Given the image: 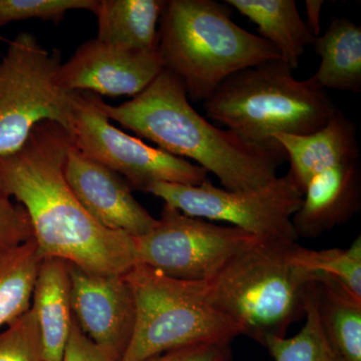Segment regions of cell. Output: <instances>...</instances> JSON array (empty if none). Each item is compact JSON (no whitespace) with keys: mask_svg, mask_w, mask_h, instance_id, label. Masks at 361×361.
Here are the masks:
<instances>
[{"mask_svg":"<svg viewBox=\"0 0 361 361\" xmlns=\"http://www.w3.org/2000/svg\"><path fill=\"white\" fill-rule=\"evenodd\" d=\"M71 142L59 123H37L20 149L0 156V183L25 209L42 258L123 275L137 263L134 237L99 225L71 191L65 176Z\"/></svg>","mask_w":361,"mask_h":361,"instance_id":"6da1fadb","label":"cell"},{"mask_svg":"<svg viewBox=\"0 0 361 361\" xmlns=\"http://www.w3.org/2000/svg\"><path fill=\"white\" fill-rule=\"evenodd\" d=\"M109 120L179 158L196 161L229 191L257 189L277 177L286 156L281 146L264 147L223 130L201 116L179 78L163 70L141 94L120 104H104Z\"/></svg>","mask_w":361,"mask_h":361,"instance_id":"7a4b0ae2","label":"cell"},{"mask_svg":"<svg viewBox=\"0 0 361 361\" xmlns=\"http://www.w3.org/2000/svg\"><path fill=\"white\" fill-rule=\"evenodd\" d=\"M227 4L216 0L166 1L157 52L164 70L176 75L190 102H206L240 71L280 59L276 49L233 21Z\"/></svg>","mask_w":361,"mask_h":361,"instance_id":"3957f363","label":"cell"},{"mask_svg":"<svg viewBox=\"0 0 361 361\" xmlns=\"http://www.w3.org/2000/svg\"><path fill=\"white\" fill-rule=\"evenodd\" d=\"M297 241L263 238L230 259L207 281L209 303L264 346L286 336L305 317L306 293L313 273L295 262Z\"/></svg>","mask_w":361,"mask_h":361,"instance_id":"277c9868","label":"cell"},{"mask_svg":"<svg viewBox=\"0 0 361 361\" xmlns=\"http://www.w3.org/2000/svg\"><path fill=\"white\" fill-rule=\"evenodd\" d=\"M292 71L274 59L234 73L204 102L207 116L259 146L279 147L277 134L315 132L339 109L312 77Z\"/></svg>","mask_w":361,"mask_h":361,"instance_id":"5b68a950","label":"cell"},{"mask_svg":"<svg viewBox=\"0 0 361 361\" xmlns=\"http://www.w3.org/2000/svg\"><path fill=\"white\" fill-rule=\"evenodd\" d=\"M134 295L135 322L118 361H144L195 344L228 343L241 336L207 298V281L176 279L144 264L123 275Z\"/></svg>","mask_w":361,"mask_h":361,"instance_id":"8992f818","label":"cell"},{"mask_svg":"<svg viewBox=\"0 0 361 361\" xmlns=\"http://www.w3.org/2000/svg\"><path fill=\"white\" fill-rule=\"evenodd\" d=\"M61 52L32 33L11 40L0 61V156L23 146L37 123L52 122L71 135L75 92L59 82Z\"/></svg>","mask_w":361,"mask_h":361,"instance_id":"52a82bcc","label":"cell"},{"mask_svg":"<svg viewBox=\"0 0 361 361\" xmlns=\"http://www.w3.org/2000/svg\"><path fill=\"white\" fill-rule=\"evenodd\" d=\"M147 192L191 217L230 223L261 239L298 240L292 218L304 192L290 172L247 191H229L207 179L196 186L156 183Z\"/></svg>","mask_w":361,"mask_h":361,"instance_id":"ba28073f","label":"cell"},{"mask_svg":"<svg viewBox=\"0 0 361 361\" xmlns=\"http://www.w3.org/2000/svg\"><path fill=\"white\" fill-rule=\"evenodd\" d=\"M101 96L75 92L71 140L85 156L127 180L133 190L148 191L156 183L200 185L207 180L200 166L148 146L111 125Z\"/></svg>","mask_w":361,"mask_h":361,"instance_id":"9c48e42d","label":"cell"},{"mask_svg":"<svg viewBox=\"0 0 361 361\" xmlns=\"http://www.w3.org/2000/svg\"><path fill=\"white\" fill-rule=\"evenodd\" d=\"M260 239L234 226L191 217L165 204L153 229L134 242L139 264L176 279L209 281L230 259Z\"/></svg>","mask_w":361,"mask_h":361,"instance_id":"30bf717a","label":"cell"},{"mask_svg":"<svg viewBox=\"0 0 361 361\" xmlns=\"http://www.w3.org/2000/svg\"><path fill=\"white\" fill-rule=\"evenodd\" d=\"M68 264L73 319L85 336L122 357L135 329L134 295L123 275Z\"/></svg>","mask_w":361,"mask_h":361,"instance_id":"8fae6325","label":"cell"},{"mask_svg":"<svg viewBox=\"0 0 361 361\" xmlns=\"http://www.w3.org/2000/svg\"><path fill=\"white\" fill-rule=\"evenodd\" d=\"M163 70L157 51L123 49L94 39L80 45L68 61L61 63L59 78L70 92L135 97Z\"/></svg>","mask_w":361,"mask_h":361,"instance_id":"7c38bea8","label":"cell"},{"mask_svg":"<svg viewBox=\"0 0 361 361\" xmlns=\"http://www.w3.org/2000/svg\"><path fill=\"white\" fill-rule=\"evenodd\" d=\"M71 191L99 225L137 238L147 234L157 219L139 203L122 176L92 160L71 142L65 164Z\"/></svg>","mask_w":361,"mask_h":361,"instance_id":"4fadbf2b","label":"cell"},{"mask_svg":"<svg viewBox=\"0 0 361 361\" xmlns=\"http://www.w3.org/2000/svg\"><path fill=\"white\" fill-rule=\"evenodd\" d=\"M360 207V161L324 171L310 180L300 208L292 218L297 237L318 238L348 222Z\"/></svg>","mask_w":361,"mask_h":361,"instance_id":"5bb4252c","label":"cell"},{"mask_svg":"<svg viewBox=\"0 0 361 361\" xmlns=\"http://www.w3.org/2000/svg\"><path fill=\"white\" fill-rule=\"evenodd\" d=\"M273 139L283 149L290 163L288 172L303 192L316 175L343 164L360 161L357 129L341 110L311 134H277Z\"/></svg>","mask_w":361,"mask_h":361,"instance_id":"9a60e30c","label":"cell"},{"mask_svg":"<svg viewBox=\"0 0 361 361\" xmlns=\"http://www.w3.org/2000/svg\"><path fill=\"white\" fill-rule=\"evenodd\" d=\"M32 310L44 344L45 361H61L73 323L68 264L58 258H42Z\"/></svg>","mask_w":361,"mask_h":361,"instance_id":"2e32d148","label":"cell"},{"mask_svg":"<svg viewBox=\"0 0 361 361\" xmlns=\"http://www.w3.org/2000/svg\"><path fill=\"white\" fill-rule=\"evenodd\" d=\"M312 280L327 341L344 361H361V297L329 275L313 273Z\"/></svg>","mask_w":361,"mask_h":361,"instance_id":"e0dca14e","label":"cell"},{"mask_svg":"<svg viewBox=\"0 0 361 361\" xmlns=\"http://www.w3.org/2000/svg\"><path fill=\"white\" fill-rule=\"evenodd\" d=\"M226 4L258 26L259 37L269 42L292 70L298 68L306 47L312 45L295 0H226Z\"/></svg>","mask_w":361,"mask_h":361,"instance_id":"ac0fdd59","label":"cell"},{"mask_svg":"<svg viewBox=\"0 0 361 361\" xmlns=\"http://www.w3.org/2000/svg\"><path fill=\"white\" fill-rule=\"evenodd\" d=\"M163 0H99L97 37L123 49L157 51Z\"/></svg>","mask_w":361,"mask_h":361,"instance_id":"d6986e66","label":"cell"},{"mask_svg":"<svg viewBox=\"0 0 361 361\" xmlns=\"http://www.w3.org/2000/svg\"><path fill=\"white\" fill-rule=\"evenodd\" d=\"M320 56L312 75L323 90L361 92V27L348 18H334L324 35L313 42Z\"/></svg>","mask_w":361,"mask_h":361,"instance_id":"ffe728a7","label":"cell"},{"mask_svg":"<svg viewBox=\"0 0 361 361\" xmlns=\"http://www.w3.org/2000/svg\"><path fill=\"white\" fill-rule=\"evenodd\" d=\"M42 260L35 238L20 245L0 247V329L32 308Z\"/></svg>","mask_w":361,"mask_h":361,"instance_id":"44dd1931","label":"cell"},{"mask_svg":"<svg viewBox=\"0 0 361 361\" xmlns=\"http://www.w3.org/2000/svg\"><path fill=\"white\" fill-rule=\"evenodd\" d=\"M305 323L292 337H273L265 348L274 361H344L327 341L316 308L313 280L306 293Z\"/></svg>","mask_w":361,"mask_h":361,"instance_id":"7402d4cb","label":"cell"},{"mask_svg":"<svg viewBox=\"0 0 361 361\" xmlns=\"http://www.w3.org/2000/svg\"><path fill=\"white\" fill-rule=\"evenodd\" d=\"M295 262L311 273L336 278L361 297V238L358 236L348 249L311 250L299 245Z\"/></svg>","mask_w":361,"mask_h":361,"instance_id":"603a6c76","label":"cell"},{"mask_svg":"<svg viewBox=\"0 0 361 361\" xmlns=\"http://www.w3.org/2000/svg\"><path fill=\"white\" fill-rule=\"evenodd\" d=\"M99 4V0H0V27L30 18L58 23L68 11L85 9L94 13Z\"/></svg>","mask_w":361,"mask_h":361,"instance_id":"cb8c5ba5","label":"cell"},{"mask_svg":"<svg viewBox=\"0 0 361 361\" xmlns=\"http://www.w3.org/2000/svg\"><path fill=\"white\" fill-rule=\"evenodd\" d=\"M0 361H45L39 323L32 308L0 331Z\"/></svg>","mask_w":361,"mask_h":361,"instance_id":"d4e9b609","label":"cell"},{"mask_svg":"<svg viewBox=\"0 0 361 361\" xmlns=\"http://www.w3.org/2000/svg\"><path fill=\"white\" fill-rule=\"evenodd\" d=\"M33 238L25 209L16 204L0 183V247H13Z\"/></svg>","mask_w":361,"mask_h":361,"instance_id":"484cf974","label":"cell"},{"mask_svg":"<svg viewBox=\"0 0 361 361\" xmlns=\"http://www.w3.org/2000/svg\"><path fill=\"white\" fill-rule=\"evenodd\" d=\"M144 361H232V349L228 343L195 344L172 349Z\"/></svg>","mask_w":361,"mask_h":361,"instance_id":"4316f807","label":"cell"},{"mask_svg":"<svg viewBox=\"0 0 361 361\" xmlns=\"http://www.w3.org/2000/svg\"><path fill=\"white\" fill-rule=\"evenodd\" d=\"M120 356L110 349L97 345L85 336L73 319L70 337L61 361H118Z\"/></svg>","mask_w":361,"mask_h":361,"instance_id":"83f0119b","label":"cell"},{"mask_svg":"<svg viewBox=\"0 0 361 361\" xmlns=\"http://www.w3.org/2000/svg\"><path fill=\"white\" fill-rule=\"evenodd\" d=\"M324 6L323 0H306V16L307 20L305 21L311 35L317 37L320 33V14H322V6Z\"/></svg>","mask_w":361,"mask_h":361,"instance_id":"f1b7e54d","label":"cell"},{"mask_svg":"<svg viewBox=\"0 0 361 361\" xmlns=\"http://www.w3.org/2000/svg\"><path fill=\"white\" fill-rule=\"evenodd\" d=\"M0 39H1V37H0Z\"/></svg>","mask_w":361,"mask_h":361,"instance_id":"f546056e","label":"cell"}]
</instances>
